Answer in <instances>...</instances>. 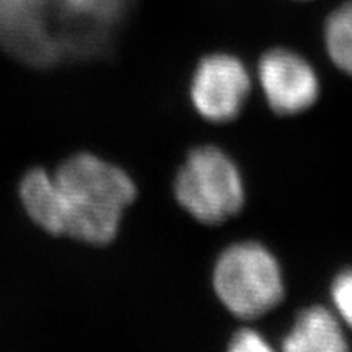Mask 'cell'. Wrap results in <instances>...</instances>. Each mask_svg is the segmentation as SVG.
Listing matches in <instances>:
<instances>
[{
    "instance_id": "obj_1",
    "label": "cell",
    "mask_w": 352,
    "mask_h": 352,
    "mask_svg": "<svg viewBox=\"0 0 352 352\" xmlns=\"http://www.w3.org/2000/svg\"><path fill=\"white\" fill-rule=\"evenodd\" d=\"M26 212L52 235L104 245L118 235L138 189L120 166L91 153L70 157L54 175L33 170L20 188Z\"/></svg>"
},
{
    "instance_id": "obj_2",
    "label": "cell",
    "mask_w": 352,
    "mask_h": 352,
    "mask_svg": "<svg viewBox=\"0 0 352 352\" xmlns=\"http://www.w3.org/2000/svg\"><path fill=\"white\" fill-rule=\"evenodd\" d=\"M214 290L232 315L256 320L279 305L285 285L274 254L256 241L230 245L214 267Z\"/></svg>"
},
{
    "instance_id": "obj_3",
    "label": "cell",
    "mask_w": 352,
    "mask_h": 352,
    "mask_svg": "<svg viewBox=\"0 0 352 352\" xmlns=\"http://www.w3.org/2000/svg\"><path fill=\"white\" fill-rule=\"evenodd\" d=\"M175 197L196 220L217 226L243 208V178L226 152L214 145H202L189 152L176 175Z\"/></svg>"
},
{
    "instance_id": "obj_4",
    "label": "cell",
    "mask_w": 352,
    "mask_h": 352,
    "mask_svg": "<svg viewBox=\"0 0 352 352\" xmlns=\"http://www.w3.org/2000/svg\"><path fill=\"white\" fill-rule=\"evenodd\" d=\"M250 90L252 78L239 57L215 52L197 64L189 94L204 120L228 122L243 109Z\"/></svg>"
},
{
    "instance_id": "obj_5",
    "label": "cell",
    "mask_w": 352,
    "mask_h": 352,
    "mask_svg": "<svg viewBox=\"0 0 352 352\" xmlns=\"http://www.w3.org/2000/svg\"><path fill=\"white\" fill-rule=\"evenodd\" d=\"M258 78L272 111L283 116L303 113L320 95L318 76L297 52L271 50L261 57Z\"/></svg>"
},
{
    "instance_id": "obj_6",
    "label": "cell",
    "mask_w": 352,
    "mask_h": 352,
    "mask_svg": "<svg viewBox=\"0 0 352 352\" xmlns=\"http://www.w3.org/2000/svg\"><path fill=\"white\" fill-rule=\"evenodd\" d=\"M283 349L287 352H344L349 349L340 316L323 307H310L297 315L285 334Z\"/></svg>"
},
{
    "instance_id": "obj_7",
    "label": "cell",
    "mask_w": 352,
    "mask_h": 352,
    "mask_svg": "<svg viewBox=\"0 0 352 352\" xmlns=\"http://www.w3.org/2000/svg\"><path fill=\"white\" fill-rule=\"evenodd\" d=\"M124 0H0V20L12 21L36 19V15H46L47 10L54 15L70 19H96L107 21L120 13Z\"/></svg>"
},
{
    "instance_id": "obj_8",
    "label": "cell",
    "mask_w": 352,
    "mask_h": 352,
    "mask_svg": "<svg viewBox=\"0 0 352 352\" xmlns=\"http://www.w3.org/2000/svg\"><path fill=\"white\" fill-rule=\"evenodd\" d=\"M324 44L333 64L352 76V0L342 3L328 16Z\"/></svg>"
},
{
    "instance_id": "obj_9",
    "label": "cell",
    "mask_w": 352,
    "mask_h": 352,
    "mask_svg": "<svg viewBox=\"0 0 352 352\" xmlns=\"http://www.w3.org/2000/svg\"><path fill=\"white\" fill-rule=\"evenodd\" d=\"M331 300L341 323L352 329V266L334 277L331 284Z\"/></svg>"
},
{
    "instance_id": "obj_10",
    "label": "cell",
    "mask_w": 352,
    "mask_h": 352,
    "mask_svg": "<svg viewBox=\"0 0 352 352\" xmlns=\"http://www.w3.org/2000/svg\"><path fill=\"white\" fill-rule=\"evenodd\" d=\"M228 349L232 352H267L271 351V346L258 331L243 328L233 334Z\"/></svg>"
}]
</instances>
